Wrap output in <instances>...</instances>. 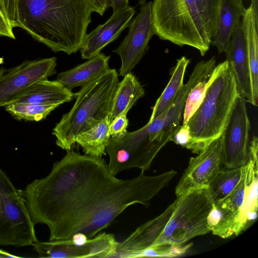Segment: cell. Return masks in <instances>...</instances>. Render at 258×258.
<instances>
[{
  "mask_svg": "<svg viewBox=\"0 0 258 258\" xmlns=\"http://www.w3.org/2000/svg\"><path fill=\"white\" fill-rule=\"evenodd\" d=\"M144 172L130 179H118L104 158L71 149L53 163L47 175L31 181L23 193L33 223L48 227L49 240L71 239L77 233L91 239L127 207L149 206L177 174L171 170L147 176Z\"/></svg>",
  "mask_w": 258,
  "mask_h": 258,
  "instance_id": "obj_1",
  "label": "cell"
},
{
  "mask_svg": "<svg viewBox=\"0 0 258 258\" xmlns=\"http://www.w3.org/2000/svg\"><path fill=\"white\" fill-rule=\"evenodd\" d=\"M19 27L51 50H80L93 12L87 0H18Z\"/></svg>",
  "mask_w": 258,
  "mask_h": 258,
  "instance_id": "obj_2",
  "label": "cell"
},
{
  "mask_svg": "<svg viewBox=\"0 0 258 258\" xmlns=\"http://www.w3.org/2000/svg\"><path fill=\"white\" fill-rule=\"evenodd\" d=\"M209 85L203 101L187 121L191 141L186 147L199 154L220 138L239 92L234 72L226 59Z\"/></svg>",
  "mask_w": 258,
  "mask_h": 258,
  "instance_id": "obj_3",
  "label": "cell"
},
{
  "mask_svg": "<svg viewBox=\"0 0 258 258\" xmlns=\"http://www.w3.org/2000/svg\"><path fill=\"white\" fill-rule=\"evenodd\" d=\"M118 76L115 69H110L74 93L76 101L73 107L53 128L52 134L58 147L66 151L72 149L78 135L108 117L119 82Z\"/></svg>",
  "mask_w": 258,
  "mask_h": 258,
  "instance_id": "obj_4",
  "label": "cell"
},
{
  "mask_svg": "<svg viewBox=\"0 0 258 258\" xmlns=\"http://www.w3.org/2000/svg\"><path fill=\"white\" fill-rule=\"evenodd\" d=\"M152 17L155 35L182 47L197 49L202 56L209 50L208 37L194 0H154Z\"/></svg>",
  "mask_w": 258,
  "mask_h": 258,
  "instance_id": "obj_5",
  "label": "cell"
},
{
  "mask_svg": "<svg viewBox=\"0 0 258 258\" xmlns=\"http://www.w3.org/2000/svg\"><path fill=\"white\" fill-rule=\"evenodd\" d=\"M213 204L208 187L192 189L177 197L172 215L152 245L162 243L181 245L211 232L208 217Z\"/></svg>",
  "mask_w": 258,
  "mask_h": 258,
  "instance_id": "obj_6",
  "label": "cell"
},
{
  "mask_svg": "<svg viewBox=\"0 0 258 258\" xmlns=\"http://www.w3.org/2000/svg\"><path fill=\"white\" fill-rule=\"evenodd\" d=\"M23 190L0 167V245L23 247L38 241Z\"/></svg>",
  "mask_w": 258,
  "mask_h": 258,
  "instance_id": "obj_7",
  "label": "cell"
},
{
  "mask_svg": "<svg viewBox=\"0 0 258 258\" xmlns=\"http://www.w3.org/2000/svg\"><path fill=\"white\" fill-rule=\"evenodd\" d=\"M162 148L151 142L146 124L118 138L110 137L105 152L109 156L107 164L110 172L116 175L133 168L147 170Z\"/></svg>",
  "mask_w": 258,
  "mask_h": 258,
  "instance_id": "obj_8",
  "label": "cell"
},
{
  "mask_svg": "<svg viewBox=\"0 0 258 258\" xmlns=\"http://www.w3.org/2000/svg\"><path fill=\"white\" fill-rule=\"evenodd\" d=\"M250 130L246 101L239 95L221 136L222 162L226 169L242 167L248 162Z\"/></svg>",
  "mask_w": 258,
  "mask_h": 258,
  "instance_id": "obj_9",
  "label": "cell"
},
{
  "mask_svg": "<svg viewBox=\"0 0 258 258\" xmlns=\"http://www.w3.org/2000/svg\"><path fill=\"white\" fill-rule=\"evenodd\" d=\"M56 58L26 60L10 69H0V107L16 102L34 83L56 74Z\"/></svg>",
  "mask_w": 258,
  "mask_h": 258,
  "instance_id": "obj_10",
  "label": "cell"
},
{
  "mask_svg": "<svg viewBox=\"0 0 258 258\" xmlns=\"http://www.w3.org/2000/svg\"><path fill=\"white\" fill-rule=\"evenodd\" d=\"M152 2L141 6L140 12L132 19L127 34L114 50L120 56L119 76H124L136 67L149 49V42L155 35L152 17Z\"/></svg>",
  "mask_w": 258,
  "mask_h": 258,
  "instance_id": "obj_11",
  "label": "cell"
},
{
  "mask_svg": "<svg viewBox=\"0 0 258 258\" xmlns=\"http://www.w3.org/2000/svg\"><path fill=\"white\" fill-rule=\"evenodd\" d=\"M118 244L114 235L104 232L80 246L73 244L71 239L38 240L32 246L39 257H113Z\"/></svg>",
  "mask_w": 258,
  "mask_h": 258,
  "instance_id": "obj_12",
  "label": "cell"
},
{
  "mask_svg": "<svg viewBox=\"0 0 258 258\" xmlns=\"http://www.w3.org/2000/svg\"><path fill=\"white\" fill-rule=\"evenodd\" d=\"M222 140H214L195 157H191L175 192L177 197L197 188L207 187L222 169Z\"/></svg>",
  "mask_w": 258,
  "mask_h": 258,
  "instance_id": "obj_13",
  "label": "cell"
},
{
  "mask_svg": "<svg viewBox=\"0 0 258 258\" xmlns=\"http://www.w3.org/2000/svg\"><path fill=\"white\" fill-rule=\"evenodd\" d=\"M245 167L241 178L232 191L222 200L214 203L208 217L209 229L223 238L238 235L242 231L241 215L244 201Z\"/></svg>",
  "mask_w": 258,
  "mask_h": 258,
  "instance_id": "obj_14",
  "label": "cell"
},
{
  "mask_svg": "<svg viewBox=\"0 0 258 258\" xmlns=\"http://www.w3.org/2000/svg\"><path fill=\"white\" fill-rule=\"evenodd\" d=\"M136 13L134 7L128 6L114 13L107 21L87 34L80 49L83 59H90L101 52L128 27Z\"/></svg>",
  "mask_w": 258,
  "mask_h": 258,
  "instance_id": "obj_15",
  "label": "cell"
},
{
  "mask_svg": "<svg viewBox=\"0 0 258 258\" xmlns=\"http://www.w3.org/2000/svg\"><path fill=\"white\" fill-rule=\"evenodd\" d=\"M175 200L157 217L139 226L122 242H119L113 257H136L152 245L163 231L173 212Z\"/></svg>",
  "mask_w": 258,
  "mask_h": 258,
  "instance_id": "obj_16",
  "label": "cell"
},
{
  "mask_svg": "<svg viewBox=\"0 0 258 258\" xmlns=\"http://www.w3.org/2000/svg\"><path fill=\"white\" fill-rule=\"evenodd\" d=\"M225 54L226 59L234 72L239 95L246 102L256 106L252 96L247 47L241 20L232 35Z\"/></svg>",
  "mask_w": 258,
  "mask_h": 258,
  "instance_id": "obj_17",
  "label": "cell"
},
{
  "mask_svg": "<svg viewBox=\"0 0 258 258\" xmlns=\"http://www.w3.org/2000/svg\"><path fill=\"white\" fill-rule=\"evenodd\" d=\"M241 20L246 44L251 85L254 102L258 99V0H251Z\"/></svg>",
  "mask_w": 258,
  "mask_h": 258,
  "instance_id": "obj_18",
  "label": "cell"
},
{
  "mask_svg": "<svg viewBox=\"0 0 258 258\" xmlns=\"http://www.w3.org/2000/svg\"><path fill=\"white\" fill-rule=\"evenodd\" d=\"M245 8L239 0H221L212 39L219 54L227 50L232 35Z\"/></svg>",
  "mask_w": 258,
  "mask_h": 258,
  "instance_id": "obj_19",
  "label": "cell"
},
{
  "mask_svg": "<svg viewBox=\"0 0 258 258\" xmlns=\"http://www.w3.org/2000/svg\"><path fill=\"white\" fill-rule=\"evenodd\" d=\"M257 151L258 139L256 136H254L249 142V158L248 162L244 166L245 190L241 215V227L242 231L257 215Z\"/></svg>",
  "mask_w": 258,
  "mask_h": 258,
  "instance_id": "obj_20",
  "label": "cell"
},
{
  "mask_svg": "<svg viewBox=\"0 0 258 258\" xmlns=\"http://www.w3.org/2000/svg\"><path fill=\"white\" fill-rule=\"evenodd\" d=\"M110 57L100 52L85 62L58 74L56 80L70 91L75 87L83 86L110 69L108 64Z\"/></svg>",
  "mask_w": 258,
  "mask_h": 258,
  "instance_id": "obj_21",
  "label": "cell"
},
{
  "mask_svg": "<svg viewBox=\"0 0 258 258\" xmlns=\"http://www.w3.org/2000/svg\"><path fill=\"white\" fill-rule=\"evenodd\" d=\"M74 93L56 80L47 79L34 83L16 102L40 104H61L71 101Z\"/></svg>",
  "mask_w": 258,
  "mask_h": 258,
  "instance_id": "obj_22",
  "label": "cell"
},
{
  "mask_svg": "<svg viewBox=\"0 0 258 258\" xmlns=\"http://www.w3.org/2000/svg\"><path fill=\"white\" fill-rule=\"evenodd\" d=\"M123 77V80L118 82L113 98L108 117L110 123L125 110H130L145 95L143 86L132 72Z\"/></svg>",
  "mask_w": 258,
  "mask_h": 258,
  "instance_id": "obj_23",
  "label": "cell"
},
{
  "mask_svg": "<svg viewBox=\"0 0 258 258\" xmlns=\"http://www.w3.org/2000/svg\"><path fill=\"white\" fill-rule=\"evenodd\" d=\"M190 60L185 56L177 60L171 78L157 100L149 121L157 117L172 104L183 86V80Z\"/></svg>",
  "mask_w": 258,
  "mask_h": 258,
  "instance_id": "obj_24",
  "label": "cell"
},
{
  "mask_svg": "<svg viewBox=\"0 0 258 258\" xmlns=\"http://www.w3.org/2000/svg\"><path fill=\"white\" fill-rule=\"evenodd\" d=\"M108 117L101 120L93 127L81 133L75 139L85 154L94 157H102L106 155V147L110 135Z\"/></svg>",
  "mask_w": 258,
  "mask_h": 258,
  "instance_id": "obj_25",
  "label": "cell"
},
{
  "mask_svg": "<svg viewBox=\"0 0 258 258\" xmlns=\"http://www.w3.org/2000/svg\"><path fill=\"white\" fill-rule=\"evenodd\" d=\"M243 170L244 166L222 169L212 180L207 187L214 204L224 199L232 191L239 182Z\"/></svg>",
  "mask_w": 258,
  "mask_h": 258,
  "instance_id": "obj_26",
  "label": "cell"
},
{
  "mask_svg": "<svg viewBox=\"0 0 258 258\" xmlns=\"http://www.w3.org/2000/svg\"><path fill=\"white\" fill-rule=\"evenodd\" d=\"M59 104H40L13 102L5 106L6 110L15 119L39 121L46 118Z\"/></svg>",
  "mask_w": 258,
  "mask_h": 258,
  "instance_id": "obj_27",
  "label": "cell"
},
{
  "mask_svg": "<svg viewBox=\"0 0 258 258\" xmlns=\"http://www.w3.org/2000/svg\"><path fill=\"white\" fill-rule=\"evenodd\" d=\"M220 69V64L216 66L213 71L200 81L191 90L187 96L183 111L182 124L187 121L198 108L205 96L209 85L215 79Z\"/></svg>",
  "mask_w": 258,
  "mask_h": 258,
  "instance_id": "obj_28",
  "label": "cell"
},
{
  "mask_svg": "<svg viewBox=\"0 0 258 258\" xmlns=\"http://www.w3.org/2000/svg\"><path fill=\"white\" fill-rule=\"evenodd\" d=\"M221 0H194L208 37L212 40Z\"/></svg>",
  "mask_w": 258,
  "mask_h": 258,
  "instance_id": "obj_29",
  "label": "cell"
},
{
  "mask_svg": "<svg viewBox=\"0 0 258 258\" xmlns=\"http://www.w3.org/2000/svg\"><path fill=\"white\" fill-rule=\"evenodd\" d=\"M191 246V244L174 245L162 243L151 245L139 253L136 257H175L183 254Z\"/></svg>",
  "mask_w": 258,
  "mask_h": 258,
  "instance_id": "obj_30",
  "label": "cell"
},
{
  "mask_svg": "<svg viewBox=\"0 0 258 258\" xmlns=\"http://www.w3.org/2000/svg\"><path fill=\"white\" fill-rule=\"evenodd\" d=\"M128 110L126 109L115 117L109 124V134L114 138L122 137L127 133L128 120L127 114Z\"/></svg>",
  "mask_w": 258,
  "mask_h": 258,
  "instance_id": "obj_31",
  "label": "cell"
},
{
  "mask_svg": "<svg viewBox=\"0 0 258 258\" xmlns=\"http://www.w3.org/2000/svg\"><path fill=\"white\" fill-rule=\"evenodd\" d=\"M18 0H0V8L13 28L19 27Z\"/></svg>",
  "mask_w": 258,
  "mask_h": 258,
  "instance_id": "obj_32",
  "label": "cell"
},
{
  "mask_svg": "<svg viewBox=\"0 0 258 258\" xmlns=\"http://www.w3.org/2000/svg\"><path fill=\"white\" fill-rule=\"evenodd\" d=\"M191 141V137L189 127L185 125H180L171 138L176 144L182 147L186 148Z\"/></svg>",
  "mask_w": 258,
  "mask_h": 258,
  "instance_id": "obj_33",
  "label": "cell"
},
{
  "mask_svg": "<svg viewBox=\"0 0 258 258\" xmlns=\"http://www.w3.org/2000/svg\"><path fill=\"white\" fill-rule=\"evenodd\" d=\"M0 36H6L13 39L16 37L13 33V28L5 18L0 8Z\"/></svg>",
  "mask_w": 258,
  "mask_h": 258,
  "instance_id": "obj_34",
  "label": "cell"
},
{
  "mask_svg": "<svg viewBox=\"0 0 258 258\" xmlns=\"http://www.w3.org/2000/svg\"><path fill=\"white\" fill-rule=\"evenodd\" d=\"M93 12H96L102 16L105 12L108 10L109 0H87Z\"/></svg>",
  "mask_w": 258,
  "mask_h": 258,
  "instance_id": "obj_35",
  "label": "cell"
},
{
  "mask_svg": "<svg viewBox=\"0 0 258 258\" xmlns=\"http://www.w3.org/2000/svg\"><path fill=\"white\" fill-rule=\"evenodd\" d=\"M109 6L113 13L129 6L128 0H109Z\"/></svg>",
  "mask_w": 258,
  "mask_h": 258,
  "instance_id": "obj_36",
  "label": "cell"
},
{
  "mask_svg": "<svg viewBox=\"0 0 258 258\" xmlns=\"http://www.w3.org/2000/svg\"><path fill=\"white\" fill-rule=\"evenodd\" d=\"M88 239L85 234L82 233H77L73 235L71 240L74 245L80 246L85 245Z\"/></svg>",
  "mask_w": 258,
  "mask_h": 258,
  "instance_id": "obj_37",
  "label": "cell"
},
{
  "mask_svg": "<svg viewBox=\"0 0 258 258\" xmlns=\"http://www.w3.org/2000/svg\"><path fill=\"white\" fill-rule=\"evenodd\" d=\"M19 256L17 255H14L13 254H11L8 251H6L4 250L0 249V258H4V257H19Z\"/></svg>",
  "mask_w": 258,
  "mask_h": 258,
  "instance_id": "obj_38",
  "label": "cell"
},
{
  "mask_svg": "<svg viewBox=\"0 0 258 258\" xmlns=\"http://www.w3.org/2000/svg\"><path fill=\"white\" fill-rule=\"evenodd\" d=\"M146 3V0H139L138 5L142 6Z\"/></svg>",
  "mask_w": 258,
  "mask_h": 258,
  "instance_id": "obj_39",
  "label": "cell"
},
{
  "mask_svg": "<svg viewBox=\"0 0 258 258\" xmlns=\"http://www.w3.org/2000/svg\"><path fill=\"white\" fill-rule=\"evenodd\" d=\"M239 1H242L243 0H239Z\"/></svg>",
  "mask_w": 258,
  "mask_h": 258,
  "instance_id": "obj_40",
  "label": "cell"
}]
</instances>
